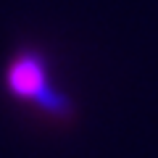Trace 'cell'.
<instances>
[{"label": "cell", "mask_w": 158, "mask_h": 158, "mask_svg": "<svg viewBox=\"0 0 158 158\" xmlns=\"http://www.w3.org/2000/svg\"><path fill=\"white\" fill-rule=\"evenodd\" d=\"M6 90L11 98L24 103H37L50 113L66 111V100L50 87V69L40 50H19L6 66Z\"/></svg>", "instance_id": "6da1fadb"}]
</instances>
